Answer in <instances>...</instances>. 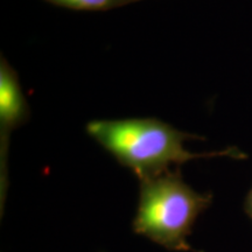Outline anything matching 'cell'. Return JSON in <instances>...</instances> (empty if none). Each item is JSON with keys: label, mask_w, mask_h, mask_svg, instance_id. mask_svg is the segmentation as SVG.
I'll list each match as a JSON object with an SVG mask.
<instances>
[{"label": "cell", "mask_w": 252, "mask_h": 252, "mask_svg": "<svg viewBox=\"0 0 252 252\" xmlns=\"http://www.w3.org/2000/svg\"><path fill=\"white\" fill-rule=\"evenodd\" d=\"M52 4L72 9H104L116 5L117 0H47Z\"/></svg>", "instance_id": "277c9868"}, {"label": "cell", "mask_w": 252, "mask_h": 252, "mask_svg": "<svg viewBox=\"0 0 252 252\" xmlns=\"http://www.w3.org/2000/svg\"><path fill=\"white\" fill-rule=\"evenodd\" d=\"M28 106L17 74L7 61L0 63V137L1 168L7 154L9 133L27 118Z\"/></svg>", "instance_id": "3957f363"}, {"label": "cell", "mask_w": 252, "mask_h": 252, "mask_svg": "<svg viewBox=\"0 0 252 252\" xmlns=\"http://www.w3.org/2000/svg\"><path fill=\"white\" fill-rule=\"evenodd\" d=\"M212 202V194L194 190L179 171L145 179L140 181L133 231L169 251H193L187 237Z\"/></svg>", "instance_id": "7a4b0ae2"}, {"label": "cell", "mask_w": 252, "mask_h": 252, "mask_svg": "<svg viewBox=\"0 0 252 252\" xmlns=\"http://www.w3.org/2000/svg\"><path fill=\"white\" fill-rule=\"evenodd\" d=\"M86 128L94 140L121 165L131 169L140 181L190 160L247 158V154L234 146L214 152H190L185 147V141L193 139V135L153 118L98 119L88 123Z\"/></svg>", "instance_id": "6da1fadb"}, {"label": "cell", "mask_w": 252, "mask_h": 252, "mask_svg": "<svg viewBox=\"0 0 252 252\" xmlns=\"http://www.w3.org/2000/svg\"><path fill=\"white\" fill-rule=\"evenodd\" d=\"M244 210H245V213H247V215L252 220V188L249 190L247 198H245Z\"/></svg>", "instance_id": "5b68a950"}]
</instances>
